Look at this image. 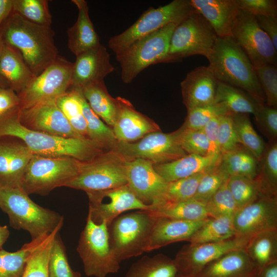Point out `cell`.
Wrapping results in <instances>:
<instances>
[{
    "instance_id": "obj_1",
    "label": "cell",
    "mask_w": 277,
    "mask_h": 277,
    "mask_svg": "<svg viewBox=\"0 0 277 277\" xmlns=\"http://www.w3.org/2000/svg\"><path fill=\"white\" fill-rule=\"evenodd\" d=\"M54 34L51 26L34 24L13 11L0 27L4 44L21 54L35 76L58 55Z\"/></svg>"
},
{
    "instance_id": "obj_2",
    "label": "cell",
    "mask_w": 277,
    "mask_h": 277,
    "mask_svg": "<svg viewBox=\"0 0 277 277\" xmlns=\"http://www.w3.org/2000/svg\"><path fill=\"white\" fill-rule=\"evenodd\" d=\"M18 111L0 118V136H11L20 139L34 154L69 156L86 162L107 151L88 138H65L29 130L20 123Z\"/></svg>"
},
{
    "instance_id": "obj_3",
    "label": "cell",
    "mask_w": 277,
    "mask_h": 277,
    "mask_svg": "<svg viewBox=\"0 0 277 277\" xmlns=\"http://www.w3.org/2000/svg\"><path fill=\"white\" fill-rule=\"evenodd\" d=\"M207 58L217 81L242 89L259 104H265L254 68L231 36L217 37Z\"/></svg>"
},
{
    "instance_id": "obj_4",
    "label": "cell",
    "mask_w": 277,
    "mask_h": 277,
    "mask_svg": "<svg viewBox=\"0 0 277 277\" xmlns=\"http://www.w3.org/2000/svg\"><path fill=\"white\" fill-rule=\"evenodd\" d=\"M0 209L13 228L28 231L32 240L50 234L64 224L62 215L36 204L21 188L0 189Z\"/></svg>"
},
{
    "instance_id": "obj_5",
    "label": "cell",
    "mask_w": 277,
    "mask_h": 277,
    "mask_svg": "<svg viewBox=\"0 0 277 277\" xmlns=\"http://www.w3.org/2000/svg\"><path fill=\"white\" fill-rule=\"evenodd\" d=\"M178 24H170L131 44L115 54L121 69V79L126 84L131 82L148 66L168 63L170 38Z\"/></svg>"
},
{
    "instance_id": "obj_6",
    "label": "cell",
    "mask_w": 277,
    "mask_h": 277,
    "mask_svg": "<svg viewBox=\"0 0 277 277\" xmlns=\"http://www.w3.org/2000/svg\"><path fill=\"white\" fill-rule=\"evenodd\" d=\"M81 163L69 156L34 154L26 170L21 188L29 195H47L57 187H65L77 174Z\"/></svg>"
},
{
    "instance_id": "obj_7",
    "label": "cell",
    "mask_w": 277,
    "mask_h": 277,
    "mask_svg": "<svg viewBox=\"0 0 277 277\" xmlns=\"http://www.w3.org/2000/svg\"><path fill=\"white\" fill-rule=\"evenodd\" d=\"M108 226L95 223L88 214L76 248L88 276L106 277L120 268L110 246Z\"/></svg>"
},
{
    "instance_id": "obj_8",
    "label": "cell",
    "mask_w": 277,
    "mask_h": 277,
    "mask_svg": "<svg viewBox=\"0 0 277 277\" xmlns=\"http://www.w3.org/2000/svg\"><path fill=\"white\" fill-rule=\"evenodd\" d=\"M127 160L115 150L105 151L82 162L77 174L65 187L87 193L126 185Z\"/></svg>"
},
{
    "instance_id": "obj_9",
    "label": "cell",
    "mask_w": 277,
    "mask_h": 277,
    "mask_svg": "<svg viewBox=\"0 0 277 277\" xmlns=\"http://www.w3.org/2000/svg\"><path fill=\"white\" fill-rule=\"evenodd\" d=\"M194 11L190 0H174L156 8H150L128 29L110 37L108 46L117 54L170 24H180Z\"/></svg>"
},
{
    "instance_id": "obj_10",
    "label": "cell",
    "mask_w": 277,
    "mask_h": 277,
    "mask_svg": "<svg viewBox=\"0 0 277 277\" xmlns=\"http://www.w3.org/2000/svg\"><path fill=\"white\" fill-rule=\"evenodd\" d=\"M154 221L148 211L139 210L121 215L113 221L109 241L120 263L145 252Z\"/></svg>"
},
{
    "instance_id": "obj_11",
    "label": "cell",
    "mask_w": 277,
    "mask_h": 277,
    "mask_svg": "<svg viewBox=\"0 0 277 277\" xmlns=\"http://www.w3.org/2000/svg\"><path fill=\"white\" fill-rule=\"evenodd\" d=\"M217 37L210 24L195 11L173 30L169 45L168 63L180 61L194 55L207 58Z\"/></svg>"
},
{
    "instance_id": "obj_12",
    "label": "cell",
    "mask_w": 277,
    "mask_h": 277,
    "mask_svg": "<svg viewBox=\"0 0 277 277\" xmlns=\"http://www.w3.org/2000/svg\"><path fill=\"white\" fill-rule=\"evenodd\" d=\"M73 63L58 55L18 94L19 109L56 101L70 88Z\"/></svg>"
},
{
    "instance_id": "obj_13",
    "label": "cell",
    "mask_w": 277,
    "mask_h": 277,
    "mask_svg": "<svg viewBox=\"0 0 277 277\" xmlns=\"http://www.w3.org/2000/svg\"><path fill=\"white\" fill-rule=\"evenodd\" d=\"M231 36L245 53L254 67L266 64L276 65L277 49L260 28L254 16L240 10Z\"/></svg>"
},
{
    "instance_id": "obj_14",
    "label": "cell",
    "mask_w": 277,
    "mask_h": 277,
    "mask_svg": "<svg viewBox=\"0 0 277 277\" xmlns=\"http://www.w3.org/2000/svg\"><path fill=\"white\" fill-rule=\"evenodd\" d=\"M113 150L127 160L142 159L153 164L170 162L187 154L177 144L174 132L156 131L135 142H118Z\"/></svg>"
},
{
    "instance_id": "obj_15",
    "label": "cell",
    "mask_w": 277,
    "mask_h": 277,
    "mask_svg": "<svg viewBox=\"0 0 277 277\" xmlns=\"http://www.w3.org/2000/svg\"><path fill=\"white\" fill-rule=\"evenodd\" d=\"M250 239L234 236L217 242L185 245L173 259L177 269V274L181 277H192L208 264L223 255L245 249Z\"/></svg>"
},
{
    "instance_id": "obj_16",
    "label": "cell",
    "mask_w": 277,
    "mask_h": 277,
    "mask_svg": "<svg viewBox=\"0 0 277 277\" xmlns=\"http://www.w3.org/2000/svg\"><path fill=\"white\" fill-rule=\"evenodd\" d=\"M86 193L89 199L88 214L95 223L105 222L108 227L122 213L135 209L148 210L151 207L138 199L127 185Z\"/></svg>"
},
{
    "instance_id": "obj_17",
    "label": "cell",
    "mask_w": 277,
    "mask_h": 277,
    "mask_svg": "<svg viewBox=\"0 0 277 277\" xmlns=\"http://www.w3.org/2000/svg\"><path fill=\"white\" fill-rule=\"evenodd\" d=\"M235 236L251 238L277 229V196L261 195L233 215Z\"/></svg>"
},
{
    "instance_id": "obj_18",
    "label": "cell",
    "mask_w": 277,
    "mask_h": 277,
    "mask_svg": "<svg viewBox=\"0 0 277 277\" xmlns=\"http://www.w3.org/2000/svg\"><path fill=\"white\" fill-rule=\"evenodd\" d=\"M18 117L24 127L34 131L65 138L84 137L71 126L56 101L18 109Z\"/></svg>"
},
{
    "instance_id": "obj_19",
    "label": "cell",
    "mask_w": 277,
    "mask_h": 277,
    "mask_svg": "<svg viewBox=\"0 0 277 277\" xmlns=\"http://www.w3.org/2000/svg\"><path fill=\"white\" fill-rule=\"evenodd\" d=\"M126 175L127 186L138 199L151 206L159 203L167 182L155 170L152 162L142 159L127 160Z\"/></svg>"
},
{
    "instance_id": "obj_20",
    "label": "cell",
    "mask_w": 277,
    "mask_h": 277,
    "mask_svg": "<svg viewBox=\"0 0 277 277\" xmlns=\"http://www.w3.org/2000/svg\"><path fill=\"white\" fill-rule=\"evenodd\" d=\"M34 154L20 139L0 136V189L21 188Z\"/></svg>"
},
{
    "instance_id": "obj_21",
    "label": "cell",
    "mask_w": 277,
    "mask_h": 277,
    "mask_svg": "<svg viewBox=\"0 0 277 277\" xmlns=\"http://www.w3.org/2000/svg\"><path fill=\"white\" fill-rule=\"evenodd\" d=\"M114 70L107 48L100 44L76 56L70 88L81 89L91 83L104 81Z\"/></svg>"
},
{
    "instance_id": "obj_22",
    "label": "cell",
    "mask_w": 277,
    "mask_h": 277,
    "mask_svg": "<svg viewBox=\"0 0 277 277\" xmlns=\"http://www.w3.org/2000/svg\"><path fill=\"white\" fill-rule=\"evenodd\" d=\"M116 98L118 111L112 129L117 142H133L149 133L161 131L155 122L137 111L128 100Z\"/></svg>"
},
{
    "instance_id": "obj_23",
    "label": "cell",
    "mask_w": 277,
    "mask_h": 277,
    "mask_svg": "<svg viewBox=\"0 0 277 277\" xmlns=\"http://www.w3.org/2000/svg\"><path fill=\"white\" fill-rule=\"evenodd\" d=\"M217 80L208 65L196 67L181 83L183 102L187 112L214 103Z\"/></svg>"
},
{
    "instance_id": "obj_24",
    "label": "cell",
    "mask_w": 277,
    "mask_h": 277,
    "mask_svg": "<svg viewBox=\"0 0 277 277\" xmlns=\"http://www.w3.org/2000/svg\"><path fill=\"white\" fill-rule=\"evenodd\" d=\"M207 219L199 221H189L154 217L145 252L157 249L173 243L188 242L195 232Z\"/></svg>"
},
{
    "instance_id": "obj_25",
    "label": "cell",
    "mask_w": 277,
    "mask_h": 277,
    "mask_svg": "<svg viewBox=\"0 0 277 277\" xmlns=\"http://www.w3.org/2000/svg\"><path fill=\"white\" fill-rule=\"evenodd\" d=\"M190 3L210 24L218 37L231 36L240 10L236 0H190Z\"/></svg>"
},
{
    "instance_id": "obj_26",
    "label": "cell",
    "mask_w": 277,
    "mask_h": 277,
    "mask_svg": "<svg viewBox=\"0 0 277 277\" xmlns=\"http://www.w3.org/2000/svg\"><path fill=\"white\" fill-rule=\"evenodd\" d=\"M258 273L245 249H241L209 263L192 277H257Z\"/></svg>"
},
{
    "instance_id": "obj_27",
    "label": "cell",
    "mask_w": 277,
    "mask_h": 277,
    "mask_svg": "<svg viewBox=\"0 0 277 277\" xmlns=\"http://www.w3.org/2000/svg\"><path fill=\"white\" fill-rule=\"evenodd\" d=\"M221 159V154L201 156L187 154L170 162L154 164V168L169 183L204 171L216 164Z\"/></svg>"
},
{
    "instance_id": "obj_28",
    "label": "cell",
    "mask_w": 277,
    "mask_h": 277,
    "mask_svg": "<svg viewBox=\"0 0 277 277\" xmlns=\"http://www.w3.org/2000/svg\"><path fill=\"white\" fill-rule=\"evenodd\" d=\"M78 9V16L74 25L67 31L68 47L75 56L101 43L89 14L85 0H72Z\"/></svg>"
},
{
    "instance_id": "obj_29",
    "label": "cell",
    "mask_w": 277,
    "mask_h": 277,
    "mask_svg": "<svg viewBox=\"0 0 277 277\" xmlns=\"http://www.w3.org/2000/svg\"><path fill=\"white\" fill-rule=\"evenodd\" d=\"M0 75L17 94L23 91L35 77L21 54L4 44L0 57Z\"/></svg>"
},
{
    "instance_id": "obj_30",
    "label": "cell",
    "mask_w": 277,
    "mask_h": 277,
    "mask_svg": "<svg viewBox=\"0 0 277 277\" xmlns=\"http://www.w3.org/2000/svg\"><path fill=\"white\" fill-rule=\"evenodd\" d=\"M93 111L111 128L118 111V103L109 93L104 81L91 83L79 89Z\"/></svg>"
},
{
    "instance_id": "obj_31",
    "label": "cell",
    "mask_w": 277,
    "mask_h": 277,
    "mask_svg": "<svg viewBox=\"0 0 277 277\" xmlns=\"http://www.w3.org/2000/svg\"><path fill=\"white\" fill-rule=\"evenodd\" d=\"M154 217L189 221H199L209 217L206 204L194 199L172 203H165L147 210Z\"/></svg>"
},
{
    "instance_id": "obj_32",
    "label": "cell",
    "mask_w": 277,
    "mask_h": 277,
    "mask_svg": "<svg viewBox=\"0 0 277 277\" xmlns=\"http://www.w3.org/2000/svg\"><path fill=\"white\" fill-rule=\"evenodd\" d=\"M245 249L259 272L267 264L277 261V229L253 236Z\"/></svg>"
},
{
    "instance_id": "obj_33",
    "label": "cell",
    "mask_w": 277,
    "mask_h": 277,
    "mask_svg": "<svg viewBox=\"0 0 277 277\" xmlns=\"http://www.w3.org/2000/svg\"><path fill=\"white\" fill-rule=\"evenodd\" d=\"M258 181L262 195L277 196V141H269L258 161Z\"/></svg>"
},
{
    "instance_id": "obj_34",
    "label": "cell",
    "mask_w": 277,
    "mask_h": 277,
    "mask_svg": "<svg viewBox=\"0 0 277 277\" xmlns=\"http://www.w3.org/2000/svg\"><path fill=\"white\" fill-rule=\"evenodd\" d=\"M222 103L233 114L253 115L261 105L242 89L217 81L214 103Z\"/></svg>"
},
{
    "instance_id": "obj_35",
    "label": "cell",
    "mask_w": 277,
    "mask_h": 277,
    "mask_svg": "<svg viewBox=\"0 0 277 277\" xmlns=\"http://www.w3.org/2000/svg\"><path fill=\"white\" fill-rule=\"evenodd\" d=\"M177 273L173 259L161 253L142 257L131 266L125 277H175Z\"/></svg>"
},
{
    "instance_id": "obj_36",
    "label": "cell",
    "mask_w": 277,
    "mask_h": 277,
    "mask_svg": "<svg viewBox=\"0 0 277 277\" xmlns=\"http://www.w3.org/2000/svg\"><path fill=\"white\" fill-rule=\"evenodd\" d=\"M234 236L233 216H221L208 219L188 242L191 244L217 242Z\"/></svg>"
},
{
    "instance_id": "obj_37",
    "label": "cell",
    "mask_w": 277,
    "mask_h": 277,
    "mask_svg": "<svg viewBox=\"0 0 277 277\" xmlns=\"http://www.w3.org/2000/svg\"><path fill=\"white\" fill-rule=\"evenodd\" d=\"M49 235L25 243L15 252L0 250V277H22L28 258Z\"/></svg>"
},
{
    "instance_id": "obj_38",
    "label": "cell",
    "mask_w": 277,
    "mask_h": 277,
    "mask_svg": "<svg viewBox=\"0 0 277 277\" xmlns=\"http://www.w3.org/2000/svg\"><path fill=\"white\" fill-rule=\"evenodd\" d=\"M221 163L229 176L254 179L257 175L258 160L242 145L221 155Z\"/></svg>"
},
{
    "instance_id": "obj_39",
    "label": "cell",
    "mask_w": 277,
    "mask_h": 277,
    "mask_svg": "<svg viewBox=\"0 0 277 277\" xmlns=\"http://www.w3.org/2000/svg\"><path fill=\"white\" fill-rule=\"evenodd\" d=\"M79 90L83 114L87 124L88 138L98 144L107 151L113 150L118 142L112 128L93 111L81 91Z\"/></svg>"
},
{
    "instance_id": "obj_40",
    "label": "cell",
    "mask_w": 277,
    "mask_h": 277,
    "mask_svg": "<svg viewBox=\"0 0 277 277\" xmlns=\"http://www.w3.org/2000/svg\"><path fill=\"white\" fill-rule=\"evenodd\" d=\"M56 104L74 129L83 137L88 138L80 90L70 88L56 100Z\"/></svg>"
},
{
    "instance_id": "obj_41",
    "label": "cell",
    "mask_w": 277,
    "mask_h": 277,
    "mask_svg": "<svg viewBox=\"0 0 277 277\" xmlns=\"http://www.w3.org/2000/svg\"><path fill=\"white\" fill-rule=\"evenodd\" d=\"M235 131L239 143L259 161L264 152L265 143L254 129L249 114H233Z\"/></svg>"
},
{
    "instance_id": "obj_42",
    "label": "cell",
    "mask_w": 277,
    "mask_h": 277,
    "mask_svg": "<svg viewBox=\"0 0 277 277\" xmlns=\"http://www.w3.org/2000/svg\"><path fill=\"white\" fill-rule=\"evenodd\" d=\"M174 132L177 144L187 154L201 156L220 154L214 149L202 129L181 126Z\"/></svg>"
},
{
    "instance_id": "obj_43",
    "label": "cell",
    "mask_w": 277,
    "mask_h": 277,
    "mask_svg": "<svg viewBox=\"0 0 277 277\" xmlns=\"http://www.w3.org/2000/svg\"><path fill=\"white\" fill-rule=\"evenodd\" d=\"M207 170L187 177L167 183L160 201L157 204L152 206L165 203H177L193 199L199 182Z\"/></svg>"
},
{
    "instance_id": "obj_44",
    "label": "cell",
    "mask_w": 277,
    "mask_h": 277,
    "mask_svg": "<svg viewBox=\"0 0 277 277\" xmlns=\"http://www.w3.org/2000/svg\"><path fill=\"white\" fill-rule=\"evenodd\" d=\"M61 228L51 233L28 258L22 277H49V261L54 238Z\"/></svg>"
},
{
    "instance_id": "obj_45",
    "label": "cell",
    "mask_w": 277,
    "mask_h": 277,
    "mask_svg": "<svg viewBox=\"0 0 277 277\" xmlns=\"http://www.w3.org/2000/svg\"><path fill=\"white\" fill-rule=\"evenodd\" d=\"M12 11L34 24L51 26L48 1L13 0Z\"/></svg>"
},
{
    "instance_id": "obj_46",
    "label": "cell",
    "mask_w": 277,
    "mask_h": 277,
    "mask_svg": "<svg viewBox=\"0 0 277 277\" xmlns=\"http://www.w3.org/2000/svg\"><path fill=\"white\" fill-rule=\"evenodd\" d=\"M229 174L220 161L208 169L201 179L193 199L206 204L228 179Z\"/></svg>"
},
{
    "instance_id": "obj_47",
    "label": "cell",
    "mask_w": 277,
    "mask_h": 277,
    "mask_svg": "<svg viewBox=\"0 0 277 277\" xmlns=\"http://www.w3.org/2000/svg\"><path fill=\"white\" fill-rule=\"evenodd\" d=\"M228 187L238 210L262 195L260 185L255 178L230 176L228 180Z\"/></svg>"
},
{
    "instance_id": "obj_48",
    "label": "cell",
    "mask_w": 277,
    "mask_h": 277,
    "mask_svg": "<svg viewBox=\"0 0 277 277\" xmlns=\"http://www.w3.org/2000/svg\"><path fill=\"white\" fill-rule=\"evenodd\" d=\"M49 277H81V274L74 271L69 265L60 232L56 234L52 245L49 261Z\"/></svg>"
},
{
    "instance_id": "obj_49",
    "label": "cell",
    "mask_w": 277,
    "mask_h": 277,
    "mask_svg": "<svg viewBox=\"0 0 277 277\" xmlns=\"http://www.w3.org/2000/svg\"><path fill=\"white\" fill-rule=\"evenodd\" d=\"M231 113L222 103L194 108L187 112L182 127L191 129H203L212 119Z\"/></svg>"
},
{
    "instance_id": "obj_50",
    "label": "cell",
    "mask_w": 277,
    "mask_h": 277,
    "mask_svg": "<svg viewBox=\"0 0 277 277\" xmlns=\"http://www.w3.org/2000/svg\"><path fill=\"white\" fill-rule=\"evenodd\" d=\"M228 180L206 203L207 212L210 218L233 216L238 210L228 187Z\"/></svg>"
},
{
    "instance_id": "obj_51",
    "label": "cell",
    "mask_w": 277,
    "mask_h": 277,
    "mask_svg": "<svg viewBox=\"0 0 277 277\" xmlns=\"http://www.w3.org/2000/svg\"><path fill=\"white\" fill-rule=\"evenodd\" d=\"M265 97V104L277 109V66L266 64L254 67Z\"/></svg>"
},
{
    "instance_id": "obj_52",
    "label": "cell",
    "mask_w": 277,
    "mask_h": 277,
    "mask_svg": "<svg viewBox=\"0 0 277 277\" xmlns=\"http://www.w3.org/2000/svg\"><path fill=\"white\" fill-rule=\"evenodd\" d=\"M219 151L223 155L241 145L235 131L233 113L222 116L217 134Z\"/></svg>"
},
{
    "instance_id": "obj_53",
    "label": "cell",
    "mask_w": 277,
    "mask_h": 277,
    "mask_svg": "<svg viewBox=\"0 0 277 277\" xmlns=\"http://www.w3.org/2000/svg\"><path fill=\"white\" fill-rule=\"evenodd\" d=\"M254 117L259 129L269 141L276 140L277 109L261 105Z\"/></svg>"
},
{
    "instance_id": "obj_54",
    "label": "cell",
    "mask_w": 277,
    "mask_h": 277,
    "mask_svg": "<svg viewBox=\"0 0 277 277\" xmlns=\"http://www.w3.org/2000/svg\"><path fill=\"white\" fill-rule=\"evenodd\" d=\"M240 10L254 16L277 17L276 0H236Z\"/></svg>"
},
{
    "instance_id": "obj_55",
    "label": "cell",
    "mask_w": 277,
    "mask_h": 277,
    "mask_svg": "<svg viewBox=\"0 0 277 277\" xmlns=\"http://www.w3.org/2000/svg\"><path fill=\"white\" fill-rule=\"evenodd\" d=\"M18 94L10 88H0V118L19 109Z\"/></svg>"
},
{
    "instance_id": "obj_56",
    "label": "cell",
    "mask_w": 277,
    "mask_h": 277,
    "mask_svg": "<svg viewBox=\"0 0 277 277\" xmlns=\"http://www.w3.org/2000/svg\"><path fill=\"white\" fill-rule=\"evenodd\" d=\"M255 17L260 28L268 35L277 49V17L269 16Z\"/></svg>"
},
{
    "instance_id": "obj_57",
    "label": "cell",
    "mask_w": 277,
    "mask_h": 277,
    "mask_svg": "<svg viewBox=\"0 0 277 277\" xmlns=\"http://www.w3.org/2000/svg\"><path fill=\"white\" fill-rule=\"evenodd\" d=\"M222 116L214 118L202 129L214 149L219 154L220 153L217 147V134Z\"/></svg>"
},
{
    "instance_id": "obj_58",
    "label": "cell",
    "mask_w": 277,
    "mask_h": 277,
    "mask_svg": "<svg viewBox=\"0 0 277 277\" xmlns=\"http://www.w3.org/2000/svg\"><path fill=\"white\" fill-rule=\"evenodd\" d=\"M13 0H0V27L12 12Z\"/></svg>"
},
{
    "instance_id": "obj_59",
    "label": "cell",
    "mask_w": 277,
    "mask_h": 277,
    "mask_svg": "<svg viewBox=\"0 0 277 277\" xmlns=\"http://www.w3.org/2000/svg\"><path fill=\"white\" fill-rule=\"evenodd\" d=\"M257 277H277V261L264 267L259 272Z\"/></svg>"
},
{
    "instance_id": "obj_60",
    "label": "cell",
    "mask_w": 277,
    "mask_h": 277,
    "mask_svg": "<svg viewBox=\"0 0 277 277\" xmlns=\"http://www.w3.org/2000/svg\"><path fill=\"white\" fill-rule=\"evenodd\" d=\"M10 232L7 226L0 225V250L9 238Z\"/></svg>"
},
{
    "instance_id": "obj_61",
    "label": "cell",
    "mask_w": 277,
    "mask_h": 277,
    "mask_svg": "<svg viewBox=\"0 0 277 277\" xmlns=\"http://www.w3.org/2000/svg\"><path fill=\"white\" fill-rule=\"evenodd\" d=\"M0 88H9L7 81L0 75Z\"/></svg>"
},
{
    "instance_id": "obj_62",
    "label": "cell",
    "mask_w": 277,
    "mask_h": 277,
    "mask_svg": "<svg viewBox=\"0 0 277 277\" xmlns=\"http://www.w3.org/2000/svg\"><path fill=\"white\" fill-rule=\"evenodd\" d=\"M4 46V43L0 35V57L3 52Z\"/></svg>"
},
{
    "instance_id": "obj_63",
    "label": "cell",
    "mask_w": 277,
    "mask_h": 277,
    "mask_svg": "<svg viewBox=\"0 0 277 277\" xmlns=\"http://www.w3.org/2000/svg\"><path fill=\"white\" fill-rule=\"evenodd\" d=\"M175 277H181V276H180V275L176 274V276H175Z\"/></svg>"
}]
</instances>
